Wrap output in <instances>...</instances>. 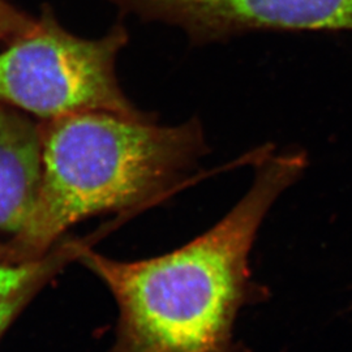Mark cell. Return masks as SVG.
Returning a JSON list of instances; mask_svg holds the SVG:
<instances>
[{
    "label": "cell",
    "mask_w": 352,
    "mask_h": 352,
    "mask_svg": "<svg viewBox=\"0 0 352 352\" xmlns=\"http://www.w3.org/2000/svg\"><path fill=\"white\" fill-rule=\"evenodd\" d=\"M128 41L120 21L101 38L75 36L45 6L34 30L0 52V103L41 120L81 111L153 118L129 101L116 76Z\"/></svg>",
    "instance_id": "3"
},
{
    "label": "cell",
    "mask_w": 352,
    "mask_h": 352,
    "mask_svg": "<svg viewBox=\"0 0 352 352\" xmlns=\"http://www.w3.org/2000/svg\"><path fill=\"white\" fill-rule=\"evenodd\" d=\"M304 151L265 146L247 193L214 226L174 251L123 261L87 247L78 263L102 280L118 309L107 352H250L236 338L244 308L264 302L251 253L266 217L307 168Z\"/></svg>",
    "instance_id": "1"
},
{
    "label": "cell",
    "mask_w": 352,
    "mask_h": 352,
    "mask_svg": "<svg viewBox=\"0 0 352 352\" xmlns=\"http://www.w3.org/2000/svg\"><path fill=\"white\" fill-rule=\"evenodd\" d=\"M42 175V120L0 103V231L25 225Z\"/></svg>",
    "instance_id": "5"
},
{
    "label": "cell",
    "mask_w": 352,
    "mask_h": 352,
    "mask_svg": "<svg viewBox=\"0 0 352 352\" xmlns=\"http://www.w3.org/2000/svg\"><path fill=\"white\" fill-rule=\"evenodd\" d=\"M199 119L158 126L155 116L81 111L42 120V175L25 225L0 243V263L43 257L69 228L98 214L131 219L205 177Z\"/></svg>",
    "instance_id": "2"
},
{
    "label": "cell",
    "mask_w": 352,
    "mask_h": 352,
    "mask_svg": "<svg viewBox=\"0 0 352 352\" xmlns=\"http://www.w3.org/2000/svg\"><path fill=\"white\" fill-rule=\"evenodd\" d=\"M36 17L23 12L7 0H0V42L11 43L37 26Z\"/></svg>",
    "instance_id": "7"
},
{
    "label": "cell",
    "mask_w": 352,
    "mask_h": 352,
    "mask_svg": "<svg viewBox=\"0 0 352 352\" xmlns=\"http://www.w3.org/2000/svg\"><path fill=\"white\" fill-rule=\"evenodd\" d=\"M98 228L85 238L65 236L43 257L23 263H0V338L16 317L23 312L32 299L52 278L58 276L72 261H77L81 252L94 245L111 227Z\"/></svg>",
    "instance_id": "6"
},
{
    "label": "cell",
    "mask_w": 352,
    "mask_h": 352,
    "mask_svg": "<svg viewBox=\"0 0 352 352\" xmlns=\"http://www.w3.org/2000/svg\"><path fill=\"white\" fill-rule=\"evenodd\" d=\"M144 21L177 26L195 45L250 32L352 30V0H110Z\"/></svg>",
    "instance_id": "4"
}]
</instances>
